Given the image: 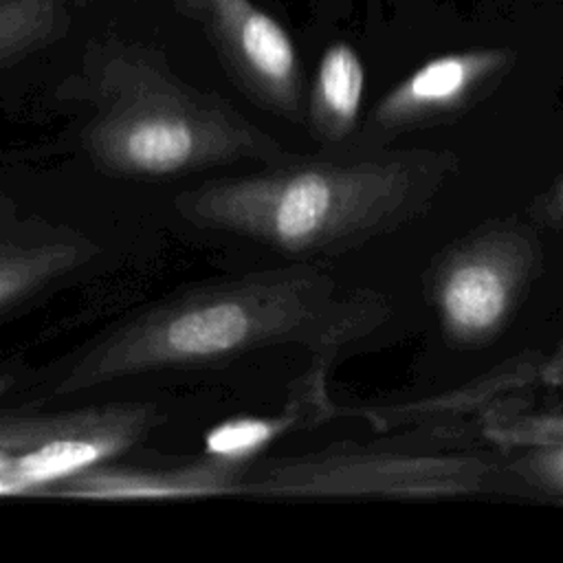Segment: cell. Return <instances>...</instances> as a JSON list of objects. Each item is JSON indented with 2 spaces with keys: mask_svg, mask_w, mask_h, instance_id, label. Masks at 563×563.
Returning a JSON list of instances; mask_svg holds the SVG:
<instances>
[{
  "mask_svg": "<svg viewBox=\"0 0 563 563\" xmlns=\"http://www.w3.org/2000/svg\"><path fill=\"white\" fill-rule=\"evenodd\" d=\"M460 167L449 150L286 154L176 198L189 224L297 262L339 255L424 216Z\"/></svg>",
  "mask_w": 563,
  "mask_h": 563,
  "instance_id": "1",
  "label": "cell"
},
{
  "mask_svg": "<svg viewBox=\"0 0 563 563\" xmlns=\"http://www.w3.org/2000/svg\"><path fill=\"white\" fill-rule=\"evenodd\" d=\"M387 310L372 290H343L323 268L292 264L185 290L92 341L62 374L57 396L136 374L196 367L306 345L330 358L374 330Z\"/></svg>",
  "mask_w": 563,
  "mask_h": 563,
  "instance_id": "2",
  "label": "cell"
},
{
  "mask_svg": "<svg viewBox=\"0 0 563 563\" xmlns=\"http://www.w3.org/2000/svg\"><path fill=\"white\" fill-rule=\"evenodd\" d=\"M90 103L81 145L101 172L119 178H180L288 154L231 106L141 53L103 59L92 73Z\"/></svg>",
  "mask_w": 563,
  "mask_h": 563,
  "instance_id": "3",
  "label": "cell"
},
{
  "mask_svg": "<svg viewBox=\"0 0 563 563\" xmlns=\"http://www.w3.org/2000/svg\"><path fill=\"white\" fill-rule=\"evenodd\" d=\"M541 264L537 231L517 220L490 222L444 249L424 282L444 336L460 347L495 341L523 303Z\"/></svg>",
  "mask_w": 563,
  "mask_h": 563,
  "instance_id": "4",
  "label": "cell"
},
{
  "mask_svg": "<svg viewBox=\"0 0 563 563\" xmlns=\"http://www.w3.org/2000/svg\"><path fill=\"white\" fill-rule=\"evenodd\" d=\"M165 416L150 402H108L57 413H0V490L37 493L147 438Z\"/></svg>",
  "mask_w": 563,
  "mask_h": 563,
  "instance_id": "5",
  "label": "cell"
},
{
  "mask_svg": "<svg viewBox=\"0 0 563 563\" xmlns=\"http://www.w3.org/2000/svg\"><path fill=\"white\" fill-rule=\"evenodd\" d=\"M486 466L473 457H328L301 462L242 484L240 490L268 495H453L477 490Z\"/></svg>",
  "mask_w": 563,
  "mask_h": 563,
  "instance_id": "6",
  "label": "cell"
},
{
  "mask_svg": "<svg viewBox=\"0 0 563 563\" xmlns=\"http://www.w3.org/2000/svg\"><path fill=\"white\" fill-rule=\"evenodd\" d=\"M512 62L506 48L449 53L396 84L372 110L352 150H378L389 136L433 125L464 110Z\"/></svg>",
  "mask_w": 563,
  "mask_h": 563,
  "instance_id": "7",
  "label": "cell"
},
{
  "mask_svg": "<svg viewBox=\"0 0 563 563\" xmlns=\"http://www.w3.org/2000/svg\"><path fill=\"white\" fill-rule=\"evenodd\" d=\"M202 4L244 90L264 108L297 119L301 73L295 44L284 26L251 0H202Z\"/></svg>",
  "mask_w": 563,
  "mask_h": 563,
  "instance_id": "8",
  "label": "cell"
},
{
  "mask_svg": "<svg viewBox=\"0 0 563 563\" xmlns=\"http://www.w3.org/2000/svg\"><path fill=\"white\" fill-rule=\"evenodd\" d=\"M244 466L202 455L178 466H123L92 464L62 477L40 495L75 499H163V497H207L240 490Z\"/></svg>",
  "mask_w": 563,
  "mask_h": 563,
  "instance_id": "9",
  "label": "cell"
},
{
  "mask_svg": "<svg viewBox=\"0 0 563 563\" xmlns=\"http://www.w3.org/2000/svg\"><path fill=\"white\" fill-rule=\"evenodd\" d=\"M97 255V244L66 227L29 220L0 229V312L18 306Z\"/></svg>",
  "mask_w": 563,
  "mask_h": 563,
  "instance_id": "10",
  "label": "cell"
},
{
  "mask_svg": "<svg viewBox=\"0 0 563 563\" xmlns=\"http://www.w3.org/2000/svg\"><path fill=\"white\" fill-rule=\"evenodd\" d=\"M363 90L365 70L356 51L347 42L328 46L308 99V123L321 152H343L358 125Z\"/></svg>",
  "mask_w": 563,
  "mask_h": 563,
  "instance_id": "11",
  "label": "cell"
},
{
  "mask_svg": "<svg viewBox=\"0 0 563 563\" xmlns=\"http://www.w3.org/2000/svg\"><path fill=\"white\" fill-rule=\"evenodd\" d=\"M62 26L59 0H0V66L48 44Z\"/></svg>",
  "mask_w": 563,
  "mask_h": 563,
  "instance_id": "12",
  "label": "cell"
},
{
  "mask_svg": "<svg viewBox=\"0 0 563 563\" xmlns=\"http://www.w3.org/2000/svg\"><path fill=\"white\" fill-rule=\"evenodd\" d=\"M299 420L297 411H286L271 418H233L213 427L205 438V453L238 466L260 455L268 444L284 435Z\"/></svg>",
  "mask_w": 563,
  "mask_h": 563,
  "instance_id": "13",
  "label": "cell"
},
{
  "mask_svg": "<svg viewBox=\"0 0 563 563\" xmlns=\"http://www.w3.org/2000/svg\"><path fill=\"white\" fill-rule=\"evenodd\" d=\"M526 473L548 490L563 493V440L545 444L526 460Z\"/></svg>",
  "mask_w": 563,
  "mask_h": 563,
  "instance_id": "14",
  "label": "cell"
},
{
  "mask_svg": "<svg viewBox=\"0 0 563 563\" xmlns=\"http://www.w3.org/2000/svg\"><path fill=\"white\" fill-rule=\"evenodd\" d=\"M530 213L537 222L563 233V174L534 198Z\"/></svg>",
  "mask_w": 563,
  "mask_h": 563,
  "instance_id": "15",
  "label": "cell"
},
{
  "mask_svg": "<svg viewBox=\"0 0 563 563\" xmlns=\"http://www.w3.org/2000/svg\"><path fill=\"white\" fill-rule=\"evenodd\" d=\"M543 378H545L548 383H552L554 387L563 389V339H561V343L556 345L552 358L543 365Z\"/></svg>",
  "mask_w": 563,
  "mask_h": 563,
  "instance_id": "16",
  "label": "cell"
},
{
  "mask_svg": "<svg viewBox=\"0 0 563 563\" xmlns=\"http://www.w3.org/2000/svg\"><path fill=\"white\" fill-rule=\"evenodd\" d=\"M7 216H9V200L0 196V222H2Z\"/></svg>",
  "mask_w": 563,
  "mask_h": 563,
  "instance_id": "17",
  "label": "cell"
},
{
  "mask_svg": "<svg viewBox=\"0 0 563 563\" xmlns=\"http://www.w3.org/2000/svg\"><path fill=\"white\" fill-rule=\"evenodd\" d=\"M11 383H13L11 376H0V396L11 387Z\"/></svg>",
  "mask_w": 563,
  "mask_h": 563,
  "instance_id": "18",
  "label": "cell"
}]
</instances>
